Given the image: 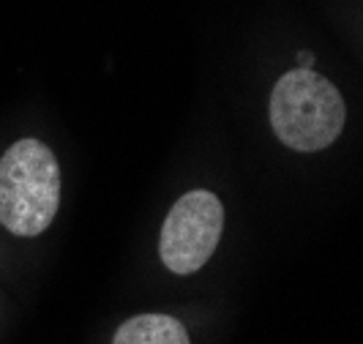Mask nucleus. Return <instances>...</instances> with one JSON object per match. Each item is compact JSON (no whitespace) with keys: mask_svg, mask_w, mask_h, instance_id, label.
Here are the masks:
<instances>
[{"mask_svg":"<svg viewBox=\"0 0 363 344\" xmlns=\"http://www.w3.org/2000/svg\"><path fill=\"white\" fill-rule=\"evenodd\" d=\"M60 205V170L38 140H19L0 159V224L22 238L41 235Z\"/></svg>","mask_w":363,"mask_h":344,"instance_id":"obj_1","label":"nucleus"},{"mask_svg":"<svg viewBox=\"0 0 363 344\" xmlns=\"http://www.w3.org/2000/svg\"><path fill=\"white\" fill-rule=\"evenodd\" d=\"M345 101L333 82L311 69L287 72L271 93V126L292 150L314 153L345 128Z\"/></svg>","mask_w":363,"mask_h":344,"instance_id":"obj_2","label":"nucleus"},{"mask_svg":"<svg viewBox=\"0 0 363 344\" xmlns=\"http://www.w3.org/2000/svg\"><path fill=\"white\" fill-rule=\"evenodd\" d=\"M224 230V208L211 192H189L183 194L172 211L167 213L162 227L159 252L162 262L172 273L200 271L216 252L218 238Z\"/></svg>","mask_w":363,"mask_h":344,"instance_id":"obj_3","label":"nucleus"},{"mask_svg":"<svg viewBox=\"0 0 363 344\" xmlns=\"http://www.w3.org/2000/svg\"><path fill=\"white\" fill-rule=\"evenodd\" d=\"M112 344H191L189 331L169 314H137L118 328Z\"/></svg>","mask_w":363,"mask_h":344,"instance_id":"obj_4","label":"nucleus"},{"mask_svg":"<svg viewBox=\"0 0 363 344\" xmlns=\"http://www.w3.org/2000/svg\"><path fill=\"white\" fill-rule=\"evenodd\" d=\"M311 66H314V55L306 52V50L298 52V69H311Z\"/></svg>","mask_w":363,"mask_h":344,"instance_id":"obj_5","label":"nucleus"}]
</instances>
